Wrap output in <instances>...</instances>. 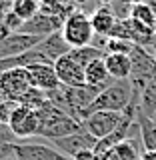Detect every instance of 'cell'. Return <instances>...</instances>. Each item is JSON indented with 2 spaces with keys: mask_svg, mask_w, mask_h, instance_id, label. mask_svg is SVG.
Listing matches in <instances>:
<instances>
[{
  "mask_svg": "<svg viewBox=\"0 0 156 160\" xmlns=\"http://www.w3.org/2000/svg\"><path fill=\"white\" fill-rule=\"evenodd\" d=\"M46 102H48L46 92H44V90L34 88V86H30V88L26 90V94H24V96L18 100L20 106H26V108H30V110H40Z\"/></svg>",
  "mask_w": 156,
  "mask_h": 160,
  "instance_id": "25",
  "label": "cell"
},
{
  "mask_svg": "<svg viewBox=\"0 0 156 160\" xmlns=\"http://www.w3.org/2000/svg\"><path fill=\"white\" fill-rule=\"evenodd\" d=\"M28 70V76H30V84L38 90H54L60 86L58 76H56V70H54V64H46V62H36V64H30L26 66Z\"/></svg>",
  "mask_w": 156,
  "mask_h": 160,
  "instance_id": "13",
  "label": "cell"
},
{
  "mask_svg": "<svg viewBox=\"0 0 156 160\" xmlns=\"http://www.w3.org/2000/svg\"><path fill=\"white\" fill-rule=\"evenodd\" d=\"M0 4H2V2H0Z\"/></svg>",
  "mask_w": 156,
  "mask_h": 160,
  "instance_id": "41",
  "label": "cell"
},
{
  "mask_svg": "<svg viewBox=\"0 0 156 160\" xmlns=\"http://www.w3.org/2000/svg\"><path fill=\"white\" fill-rule=\"evenodd\" d=\"M138 110L148 116H154L156 114V74L150 78V82L144 86V90L140 92L138 98Z\"/></svg>",
  "mask_w": 156,
  "mask_h": 160,
  "instance_id": "19",
  "label": "cell"
},
{
  "mask_svg": "<svg viewBox=\"0 0 156 160\" xmlns=\"http://www.w3.org/2000/svg\"><path fill=\"white\" fill-rule=\"evenodd\" d=\"M128 18H132V20H136V22L144 24V26L156 30V14H154V10L150 8L146 2L132 4V8H130V16H128Z\"/></svg>",
  "mask_w": 156,
  "mask_h": 160,
  "instance_id": "22",
  "label": "cell"
},
{
  "mask_svg": "<svg viewBox=\"0 0 156 160\" xmlns=\"http://www.w3.org/2000/svg\"><path fill=\"white\" fill-rule=\"evenodd\" d=\"M14 106H16L14 102H8V100H4V98L0 100V124H8Z\"/></svg>",
  "mask_w": 156,
  "mask_h": 160,
  "instance_id": "28",
  "label": "cell"
},
{
  "mask_svg": "<svg viewBox=\"0 0 156 160\" xmlns=\"http://www.w3.org/2000/svg\"><path fill=\"white\" fill-rule=\"evenodd\" d=\"M10 10H12L22 22H26V20L34 18L40 12V2L38 0H14V2L10 4Z\"/></svg>",
  "mask_w": 156,
  "mask_h": 160,
  "instance_id": "23",
  "label": "cell"
},
{
  "mask_svg": "<svg viewBox=\"0 0 156 160\" xmlns=\"http://www.w3.org/2000/svg\"><path fill=\"white\" fill-rule=\"evenodd\" d=\"M8 128L12 130V134L16 136V140L38 138V128H40L38 112H36V110H30L26 106L16 104L14 110H12V114H10Z\"/></svg>",
  "mask_w": 156,
  "mask_h": 160,
  "instance_id": "5",
  "label": "cell"
},
{
  "mask_svg": "<svg viewBox=\"0 0 156 160\" xmlns=\"http://www.w3.org/2000/svg\"><path fill=\"white\" fill-rule=\"evenodd\" d=\"M16 136L8 124H0V160H10L14 158V146H16Z\"/></svg>",
  "mask_w": 156,
  "mask_h": 160,
  "instance_id": "24",
  "label": "cell"
},
{
  "mask_svg": "<svg viewBox=\"0 0 156 160\" xmlns=\"http://www.w3.org/2000/svg\"><path fill=\"white\" fill-rule=\"evenodd\" d=\"M38 112V120H40V128H38V138L44 140H58L64 138L68 134H74L78 130H82V124L76 118H72L68 112L60 110L58 106L46 102Z\"/></svg>",
  "mask_w": 156,
  "mask_h": 160,
  "instance_id": "1",
  "label": "cell"
},
{
  "mask_svg": "<svg viewBox=\"0 0 156 160\" xmlns=\"http://www.w3.org/2000/svg\"><path fill=\"white\" fill-rule=\"evenodd\" d=\"M104 54H106V52H104L102 48L94 46V44H88V46H82V48H70L68 56H70V58H74L82 68H86L88 64L92 62V60L104 58Z\"/></svg>",
  "mask_w": 156,
  "mask_h": 160,
  "instance_id": "20",
  "label": "cell"
},
{
  "mask_svg": "<svg viewBox=\"0 0 156 160\" xmlns=\"http://www.w3.org/2000/svg\"><path fill=\"white\" fill-rule=\"evenodd\" d=\"M10 160H16V156H14V158H10Z\"/></svg>",
  "mask_w": 156,
  "mask_h": 160,
  "instance_id": "38",
  "label": "cell"
},
{
  "mask_svg": "<svg viewBox=\"0 0 156 160\" xmlns=\"http://www.w3.org/2000/svg\"><path fill=\"white\" fill-rule=\"evenodd\" d=\"M98 4H104V6H110L112 2H116V0H96Z\"/></svg>",
  "mask_w": 156,
  "mask_h": 160,
  "instance_id": "34",
  "label": "cell"
},
{
  "mask_svg": "<svg viewBox=\"0 0 156 160\" xmlns=\"http://www.w3.org/2000/svg\"><path fill=\"white\" fill-rule=\"evenodd\" d=\"M124 2H126V4H130V6H132V4H138V2H146V0H124Z\"/></svg>",
  "mask_w": 156,
  "mask_h": 160,
  "instance_id": "35",
  "label": "cell"
},
{
  "mask_svg": "<svg viewBox=\"0 0 156 160\" xmlns=\"http://www.w3.org/2000/svg\"><path fill=\"white\" fill-rule=\"evenodd\" d=\"M64 24V18L60 16H52V14H44V12H38L34 18L26 20L22 24V28L18 32L22 34H30V36H40V38H46L50 34L58 32Z\"/></svg>",
  "mask_w": 156,
  "mask_h": 160,
  "instance_id": "10",
  "label": "cell"
},
{
  "mask_svg": "<svg viewBox=\"0 0 156 160\" xmlns=\"http://www.w3.org/2000/svg\"><path fill=\"white\" fill-rule=\"evenodd\" d=\"M60 32H62V38L66 40L70 48H82L94 42V30H92V24H90V14H86L80 8H76L74 12H70L66 16Z\"/></svg>",
  "mask_w": 156,
  "mask_h": 160,
  "instance_id": "3",
  "label": "cell"
},
{
  "mask_svg": "<svg viewBox=\"0 0 156 160\" xmlns=\"http://www.w3.org/2000/svg\"><path fill=\"white\" fill-rule=\"evenodd\" d=\"M40 2V12L52 14V16H60L66 20L70 12H74L76 6L70 4V0H38Z\"/></svg>",
  "mask_w": 156,
  "mask_h": 160,
  "instance_id": "21",
  "label": "cell"
},
{
  "mask_svg": "<svg viewBox=\"0 0 156 160\" xmlns=\"http://www.w3.org/2000/svg\"><path fill=\"white\" fill-rule=\"evenodd\" d=\"M14 156L16 160H72L70 156L56 150L52 144L36 142L34 138L18 140L14 146Z\"/></svg>",
  "mask_w": 156,
  "mask_h": 160,
  "instance_id": "7",
  "label": "cell"
},
{
  "mask_svg": "<svg viewBox=\"0 0 156 160\" xmlns=\"http://www.w3.org/2000/svg\"><path fill=\"white\" fill-rule=\"evenodd\" d=\"M54 70H56L58 82L62 86H84L86 84V78H84V68L80 66L74 58H70L68 54L60 56L56 62H54Z\"/></svg>",
  "mask_w": 156,
  "mask_h": 160,
  "instance_id": "11",
  "label": "cell"
},
{
  "mask_svg": "<svg viewBox=\"0 0 156 160\" xmlns=\"http://www.w3.org/2000/svg\"><path fill=\"white\" fill-rule=\"evenodd\" d=\"M84 78H86L88 86H94V88H100V90H104L106 86H110V84L114 82V80L110 78L108 70H106L104 58L92 60V62L84 68Z\"/></svg>",
  "mask_w": 156,
  "mask_h": 160,
  "instance_id": "17",
  "label": "cell"
},
{
  "mask_svg": "<svg viewBox=\"0 0 156 160\" xmlns=\"http://www.w3.org/2000/svg\"><path fill=\"white\" fill-rule=\"evenodd\" d=\"M136 124H138L144 152L156 150V116H148V114L136 110Z\"/></svg>",
  "mask_w": 156,
  "mask_h": 160,
  "instance_id": "18",
  "label": "cell"
},
{
  "mask_svg": "<svg viewBox=\"0 0 156 160\" xmlns=\"http://www.w3.org/2000/svg\"><path fill=\"white\" fill-rule=\"evenodd\" d=\"M72 160H96V154L92 152V150H86V152H80V154H76Z\"/></svg>",
  "mask_w": 156,
  "mask_h": 160,
  "instance_id": "31",
  "label": "cell"
},
{
  "mask_svg": "<svg viewBox=\"0 0 156 160\" xmlns=\"http://www.w3.org/2000/svg\"><path fill=\"white\" fill-rule=\"evenodd\" d=\"M136 96H140V94L134 90V86H132L130 80H114L110 86H106L96 98H94V102L90 104V108H88V116L92 112H96V110L124 112V110L132 104V100Z\"/></svg>",
  "mask_w": 156,
  "mask_h": 160,
  "instance_id": "2",
  "label": "cell"
},
{
  "mask_svg": "<svg viewBox=\"0 0 156 160\" xmlns=\"http://www.w3.org/2000/svg\"><path fill=\"white\" fill-rule=\"evenodd\" d=\"M96 142L98 140L92 136V134L88 132V130H78V132H74V134H68V136H64V138H58V140H52V146L60 150L62 154H66V156L70 158H74L76 154L80 152H86V150H94V146H96Z\"/></svg>",
  "mask_w": 156,
  "mask_h": 160,
  "instance_id": "9",
  "label": "cell"
},
{
  "mask_svg": "<svg viewBox=\"0 0 156 160\" xmlns=\"http://www.w3.org/2000/svg\"><path fill=\"white\" fill-rule=\"evenodd\" d=\"M8 8H10V6H4V4L0 6V40H2V38H6V36H10L6 30H4V12H6Z\"/></svg>",
  "mask_w": 156,
  "mask_h": 160,
  "instance_id": "29",
  "label": "cell"
},
{
  "mask_svg": "<svg viewBox=\"0 0 156 160\" xmlns=\"http://www.w3.org/2000/svg\"><path fill=\"white\" fill-rule=\"evenodd\" d=\"M40 42H42L40 36H30V34H22V32L10 34V36L0 40V60L24 54L28 50H32L34 46H38Z\"/></svg>",
  "mask_w": 156,
  "mask_h": 160,
  "instance_id": "12",
  "label": "cell"
},
{
  "mask_svg": "<svg viewBox=\"0 0 156 160\" xmlns=\"http://www.w3.org/2000/svg\"><path fill=\"white\" fill-rule=\"evenodd\" d=\"M22 20H20L16 14L12 12V10H6V12H4V30H6L8 34H16L20 28H22Z\"/></svg>",
  "mask_w": 156,
  "mask_h": 160,
  "instance_id": "27",
  "label": "cell"
},
{
  "mask_svg": "<svg viewBox=\"0 0 156 160\" xmlns=\"http://www.w3.org/2000/svg\"><path fill=\"white\" fill-rule=\"evenodd\" d=\"M2 98H4V96H2V90H0V100H2Z\"/></svg>",
  "mask_w": 156,
  "mask_h": 160,
  "instance_id": "37",
  "label": "cell"
},
{
  "mask_svg": "<svg viewBox=\"0 0 156 160\" xmlns=\"http://www.w3.org/2000/svg\"><path fill=\"white\" fill-rule=\"evenodd\" d=\"M32 86L30 84V76L28 70L22 66L16 68H8L4 72H0V90H2V96L8 102L18 104V100L26 94V90Z\"/></svg>",
  "mask_w": 156,
  "mask_h": 160,
  "instance_id": "6",
  "label": "cell"
},
{
  "mask_svg": "<svg viewBox=\"0 0 156 160\" xmlns=\"http://www.w3.org/2000/svg\"><path fill=\"white\" fill-rule=\"evenodd\" d=\"M140 160H156V150H148V152H142Z\"/></svg>",
  "mask_w": 156,
  "mask_h": 160,
  "instance_id": "32",
  "label": "cell"
},
{
  "mask_svg": "<svg viewBox=\"0 0 156 160\" xmlns=\"http://www.w3.org/2000/svg\"><path fill=\"white\" fill-rule=\"evenodd\" d=\"M0 6H2V4H0Z\"/></svg>",
  "mask_w": 156,
  "mask_h": 160,
  "instance_id": "39",
  "label": "cell"
},
{
  "mask_svg": "<svg viewBox=\"0 0 156 160\" xmlns=\"http://www.w3.org/2000/svg\"><path fill=\"white\" fill-rule=\"evenodd\" d=\"M86 2H88V0H70V4H74L76 8H78V6H82V4H86Z\"/></svg>",
  "mask_w": 156,
  "mask_h": 160,
  "instance_id": "33",
  "label": "cell"
},
{
  "mask_svg": "<svg viewBox=\"0 0 156 160\" xmlns=\"http://www.w3.org/2000/svg\"><path fill=\"white\" fill-rule=\"evenodd\" d=\"M124 120V112H112V110H96L82 122L84 130H88L96 140L108 136L112 130L120 126Z\"/></svg>",
  "mask_w": 156,
  "mask_h": 160,
  "instance_id": "8",
  "label": "cell"
},
{
  "mask_svg": "<svg viewBox=\"0 0 156 160\" xmlns=\"http://www.w3.org/2000/svg\"><path fill=\"white\" fill-rule=\"evenodd\" d=\"M154 116H156V114H154Z\"/></svg>",
  "mask_w": 156,
  "mask_h": 160,
  "instance_id": "40",
  "label": "cell"
},
{
  "mask_svg": "<svg viewBox=\"0 0 156 160\" xmlns=\"http://www.w3.org/2000/svg\"><path fill=\"white\" fill-rule=\"evenodd\" d=\"M134 48L132 42L128 40H118V38H108L106 46H104V52L106 54H130Z\"/></svg>",
  "mask_w": 156,
  "mask_h": 160,
  "instance_id": "26",
  "label": "cell"
},
{
  "mask_svg": "<svg viewBox=\"0 0 156 160\" xmlns=\"http://www.w3.org/2000/svg\"><path fill=\"white\" fill-rule=\"evenodd\" d=\"M38 50L48 58V62L54 64L60 56H64V54L70 52V46L66 44V40L62 38V32L58 30V32L50 34V36H46V38H42V42L38 44Z\"/></svg>",
  "mask_w": 156,
  "mask_h": 160,
  "instance_id": "15",
  "label": "cell"
},
{
  "mask_svg": "<svg viewBox=\"0 0 156 160\" xmlns=\"http://www.w3.org/2000/svg\"><path fill=\"white\" fill-rule=\"evenodd\" d=\"M116 14H114V10L110 6H104V4H100L98 8H94L92 12H90V24H92V30L96 36H106L110 34V30L114 28V24H116Z\"/></svg>",
  "mask_w": 156,
  "mask_h": 160,
  "instance_id": "14",
  "label": "cell"
},
{
  "mask_svg": "<svg viewBox=\"0 0 156 160\" xmlns=\"http://www.w3.org/2000/svg\"><path fill=\"white\" fill-rule=\"evenodd\" d=\"M104 64L112 80H130L132 62L128 54H104Z\"/></svg>",
  "mask_w": 156,
  "mask_h": 160,
  "instance_id": "16",
  "label": "cell"
},
{
  "mask_svg": "<svg viewBox=\"0 0 156 160\" xmlns=\"http://www.w3.org/2000/svg\"><path fill=\"white\" fill-rule=\"evenodd\" d=\"M0 2H2V4H4V6H10V4H12V2H14V0H0Z\"/></svg>",
  "mask_w": 156,
  "mask_h": 160,
  "instance_id": "36",
  "label": "cell"
},
{
  "mask_svg": "<svg viewBox=\"0 0 156 160\" xmlns=\"http://www.w3.org/2000/svg\"><path fill=\"white\" fill-rule=\"evenodd\" d=\"M130 62H132V74H130V82H132L134 90L140 94L144 90V86L150 82V78L156 74V56L150 50L136 46L134 44L132 52L128 54Z\"/></svg>",
  "mask_w": 156,
  "mask_h": 160,
  "instance_id": "4",
  "label": "cell"
},
{
  "mask_svg": "<svg viewBox=\"0 0 156 160\" xmlns=\"http://www.w3.org/2000/svg\"><path fill=\"white\" fill-rule=\"evenodd\" d=\"M96 160H120V158H118L116 150H114V148H110V150H106V152L98 154V156H96Z\"/></svg>",
  "mask_w": 156,
  "mask_h": 160,
  "instance_id": "30",
  "label": "cell"
}]
</instances>
